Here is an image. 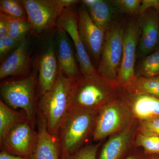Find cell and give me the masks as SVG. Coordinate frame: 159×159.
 Segmentation results:
<instances>
[{"mask_svg": "<svg viewBox=\"0 0 159 159\" xmlns=\"http://www.w3.org/2000/svg\"><path fill=\"white\" fill-rule=\"evenodd\" d=\"M0 159H29V158L18 156L11 154L6 151L3 150L0 153Z\"/></svg>", "mask_w": 159, "mask_h": 159, "instance_id": "32", "label": "cell"}, {"mask_svg": "<svg viewBox=\"0 0 159 159\" xmlns=\"http://www.w3.org/2000/svg\"><path fill=\"white\" fill-rule=\"evenodd\" d=\"M34 126L28 119L16 125L5 137L1 147L7 152L29 158L37 138Z\"/></svg>", "mask_w": 159, "mask_h": 159, "instance_id": "10", "label": "cell"}, {"mask_svg": "<svg viewBox=\"0 0 159 159\" xmlns=\"http://www.w3.org/2000/svg\"><path fill=\"white\" fill-rule=\"evenodd\" d=\"M74 80L59 71L53 88L39 97L38 111L46 119L49 133L57 138L60 125L70 108Z\"/></svg>", "mask_w": 159, "mask_h": 159, "instance_id": "2", "label": "cell"}, {"mask_svg": "<svg viewBox=\"0 0 159 159\" xmlns=\"http://www.w3.org/2000/svg\"><path fill=\"white\" fill-rule=\"evenodd\" d=\"M5 16L9 23L8 35L18 41L25 40L26 35L31 31V26L28 20L12 18Z\"/></svg>", "mask_w": 159, "mask_h": 159, "instance_id": "23", "label": "cell"}, {"mask_svg": "<svg viewBox=\"0 0 159 159\" xmlns=\"http://www.w3.org/2000/svg\"><path fill=\"white\" fill-rule=\"evenodd\" d=\"M29 42L23 41L0 66V79L10 77L29 76L30 73V57Z\"/></svg>", "mask_w": 159, "mask_h": 159, "instance_id": "17", "label": "cell"}, {"mask_svg": "<svg viewBox=\"0 0 159 159\" xmlns=\"http://www.w3.org/2000/svg\"><path fill=\"white\" fill-rule=\"evenodd\" d=\"M9 23L5 15L0 13V38L8 35Z\"/></svg>", "mask_w": 159, "mask_h": 159, "instance_id": "31", "label": "cell"}, {"mask_svg": "<svg viewBox=\"0 0 159 159\" xmlns=\"http://www.w3.org/2000/svg\"><path fill=\"white\" fill-rule=\"evenodd\" d=\"M135 120L122 94L99 111L93 139L98 142L111 136L126 128Z\"/></svg>", "mask_w": 159, "mask_h": 159, "instance_id": "6", "label": "cell"}, {"mask_svg": "<svg viewBox=\"0 0 159 159\" xmlns=\"http://www.w3.org/2000/svg\"><path fill=\"white\" fill-rule=\"evenodd\" d=\"M36 86V73L1 84L2 100L10 107L23 109L28 121L34 125L37 112Z\"/></svg>", "mask_w": 159, "mask_h": 159, "instance_id": "4", "label": "cell"}, {"mask_svg": "<svg viewBox=\"0 0 159 159\" xmlns=\"http://www.w3.org/2000/svg\"><path fill=\"white\" fill-rule=\"evenodd\" d=\"M80 35L88 54L99 64L105 39V33L97 27L88 10L81 5L77 12Z\"/></svg>", "mask_w": 159, "mask_h": 159, "instance_id": "11", "label": "cell"}, {"mask_svg": "<svg viewBox=\"0 0 159 159\" xmlns=\"http://www.w3.org/2000/svg\"><path fill=\"white\" fill-rule=\"evenodd\" d=\"M31 32L40 35L57 27V20L64 8L60 0H22Z\"/></svg>", "mask_w": 159, "mask_h": 159, "instance_id": "8", "label": "cell"}, {"mask_svg": "<svg viewBox=\"0 0 159 159\" xmlns=\"http://www.w3.org/2000/svg\"><path fill=\"white\" fill-rule=\"evenodd\" d=\"M22 42L12 39L9 35L0 38V59L2 61L4 57L19 45Z\"/></svg>", "mask_w": 159, "mask_h": 159, "instance_id": "29", "label": "cell"}, {"mask_svg": "<svg viewBox=\"0 0 159 159\" xmlns=\"http://www.w3.org/2000/svg\"><path fill=\"white\" fill-rule=\"evenodd\" d=\"M100 143L88 144L72 154L63 155L64 159H97V151Z\"/></svg>", "mask_w": 159, "mask_h": 159, "instance_id": "27", "label": "cell"}, {"mask_svg": "<svg viewBox=\"0 0 159 159\" xmlns=\"http://www.w3.org/2000/svg\"><path fill=\"white\" fill-rule=\"evenodd\" d=\"M0 13L12 18L28 20L25 9L21 1L1 0Z\"/></svg>", "mask_w": 159, "mask_h": 159, "instance_id": "24", "label": "cell"}, {"mask_svg": "<svg viewBox=\"0 0 159 159\" xmlns=\"http://www.w3.org/2000/svg\"><path fill=\"white\" fill-rule=\"evenodd\" d=\"M137 132L145 135L159 136V119L138 122Z\"/></svg>", "mask_w": 159, "mask_h": 159, "instance_id": "28", "label": "cell"}, {"mask_svg": "<svg viewBox=\"0 0 159 159\" xmlns=\"http://www.w3.org/2000/svg\"><path fill=\"white\" fill-rule=\"evenodd\" d=\"M122 97L137 121L159 119V99L146 94L123 91Z\"/></svg>", "mask_w": 159, "mask_h": 159, "instance_id": "15", "label": "cell"}, {"mask_svg": "<svg viewBox=\"0 0 159 159\" xmlns=\"http://www.w3.org/2000/svg\"><path fill=\"white\" fill-rule=\"evenodd\" d=\"M140 17L138 56L145 57L153 52L159 45L158 12L149 9Z\"/></svg>", "mask_w": 159, "mask_h": 159, "instance_id": "14", "label": "cell"}, {"mask_svg": "<svg viewBox=\"0 0 159 159\" xmlns=\"http://www.w3.org/2000/svg\"><path fill=\"white\" fill-rule=\"evenodd\" d=\"M146 94L159 99V75L155 77H138L131 92Z\"/></svg>", "mask_w": 159, "mask_h": 159, "instance_id": "22", "label": "cell"}, {"mask_svg": "<svg viewBox=\"0 0 159 159\" xmlns=\"http://www.w3.org/2000/svg\"><path fill=\"white\" fill-rule=\"evenodd\" d=\"M99 112L70 108L60 125L58 138L63 155L79 150L93 132Z\"/></svg>", "mask_w": 159, "mask_h": 159, "instance_id": "3", "label": "cell"}, {"mask_svg": "<svg viewBox=\"0 0 159 159\" xmlns=\"http://www.w3.org/2000/svg\"><path fill=\"white\" fill-rule=\"evenodd\" d=\"M125 27L123 23L115 21L106 32L103 48L97 70L98 74L116 84H119L118 75L123 53V34Z\"/></svg>", "mask_w": 159, "mask_h": 159, "instance_id": "5", "label": "cell"}, {"mask_svg": "<svg viewBox=\"0 0 159 159\" xmlns=\"http://www.w3.org/2000/svg\"><path fill=\"white\" fill-rule=\"evenodd\" d=\"M26 116L13 110L0 100V143H2L7 134L14 126L27 120Z\"/></svg>", "mask_w": 159, "mask_h": 159, "instance_id": "20", "label": "cell"}, {"mask_svg": "<svg viewBox=\"0 0 159 159\" xmlns=\"http://www.w3.org/2000/svg\"><path fill=\"white\" fill-rule=\"evenodd\" d=\"M122 93L119 84L109 81L98 74L80 77L74 80L72 84L70 108L99 112Z\"/></svg>", "mask_w": 159, "mask_h": 159, "instance_id": "1", "label": "cell"}, {"mask_svg": "<svg viewBox=\"0 0 159 159\" xmlns=\"http://www.w3.org/2000/svg\"><path fill=\"white\" fill-rule=\"evenodd\" d=\"M37 66L40 97L53 88L59 73L54 42L52 39L49 40L39 56Z\"/></svg>", "mask_w": 159, "mask_h": 159, "instance_id": "12", "label": "cell"}, {"mask_svg": "<svg viewBox=\"0 0 159 159\" xmlns=\"http://www.w3.org/2000/svg\"><path fill=\"white\" fill-rule=\"evenodd\" d=\"M134 144L143 148L146 154L159 155V136L145 135L137 132Z\"/></svg>", "mask_w": 159, "mask_h": 159, "instance_id": "25", "label": "cell"}, {"mask_svg": "<svg viewBox=\"0 0 159 159\" xmlns=\"http://www.w3.org/2000/svg\"><path fill=\"white\" fill-rule=\"evenodd\" d=\"M159 75V50L143 57L137 67V77H150Z\"/></svg>", "mask_w": 159, "mask_h": 159, "instance_id": "21", "label": "cell"}, {"mask_svg": "<svg viewBox=\"0 0 159 159\" xmlns=\"http://www.w3.org/2000/svg\"><path fill=\"white\" fill-rule=\"evenodd\" d=\"M57 27L65 31L72 40L82 76L89 77L98 74L80 35L77 12L72 6L64 9L57 20Z\"/></svg>", "mask_w": 159, "mask_h": 159, "instance_id": "9", "label": "cell"}, {"mask_svg": "<svg viewBox=\"0 0 159 159\" xmlns=\"http://www.w3.org/2000/svg\"><path fill=\"white\" fill-rule=\"evenodd\" d=\"M70 41L65 31L57 28L54 42L59 71L66 77L75 80L80 77V72L74 47Z\"/></svg>", "mask_w": 159, "mask_h": 159, "instance_id": "13", "label": "cell"}, {"mask_svg": "<svg viewBox=\"0 0 159 159\" xmlns=\"http://www.w3.org/2000/svg\"><path fill=\"white\" fill-rule=\"evenodd\" d=\"M138 122L110 136L102 147L99 159H121L134 143Z\"/></svg>", "mask_w": 159, "mask_h": 159, "instance_id": "18", "label": "cell"}, {"mask_svg": "<svg viewBox=\"0 0 159 159\" xmlns=\"http://www.w3.org/2000/svg\"><path fill=\"white\" fill-rule=\"evenodd\" d=\"M113 7L111 1L97 0L92 6L87 8L94 22L105 33L114 22Z\"/></svg>", "mask_w": 159, "mask_h": 159, "instance_id": "19", "label": "cell"}, {"mask_svg": "<svg viewBox=\"0 0 159 159\" xmlns=\"http://www.w3.org/2000/svg\"><path fill=\"white\" fill-rule=\"evenodd\" d=\"M157 159H159V158Z\"/></svg>", "mask_w": 159, "mask_h": 159, "instance_id": "34", "label": "cell"}, {"mask_svg": "<svg viewBox=\"0 0 159 159\" xmlns=\"http://www.w3.org/2000/svg\"><path fill=\"white\" fill-rule=\"evenodd\" d=\"M140 35L139 22L132 20L124 29L123 53L118 75V84L124 92H131L138 78L135 63Z\"/></svg>", "mask_w": 159, "mask_h": 159, "instance_id": "7", "label": "cell"}, {"mask_svg": "<svg viewBox=\"0 0 159 159\" xmlns=\"http://www.w3.org/2000/svg\"><path fill=\"white\" fill-rule=\"evenodd\" d=\"M38 119L37 138L29 159H58L61 149L58 138L49 133L46 119L39 111Z\"/></svg>", "mask_w": 159, "mask_h": 159, "instance_id": "16", "label": "cell"}, {"mask_svg": "<svg viewBox=\"0 0 159 159\" xmlns=\"http://www.w3.org/2000/svg\"><path fill=\"white\" fill-rule=\"evenodd\" d=\"M111 2L121 12L135 16H140L141 0H116Z\"/></svg>", "mask_w": 159, "mask_h": 159, "instance_id": "26", "label": "cell"}, {"mask_svg": "<svg viewBox=\"0 0 159 159\" xmlns=\"http://www.w3.org/2000/svg\"><path fill=\"white\" fill-rule=\"evenodd\" d=\"M125 159H139V158H138L136 156L132 155L129 156L127 157Z\"/></svg>", "mask_w": 159, "mask_h": 159, "instance_id": "33", "label": "cell"}, {"mask_svg": "<svg viewBox=\"0 0 159 159\" xmlns=\"http://www.w3.org/2000/svg\"><path fill=\"white\" fill-rule=\"evenodd\" d=\"M149 9H153L159 12V0H142L140 7V16Z\"/></svg>", "mask_w": 159, "mask_h": 159, "instance_id": "30", "label": "cell"}]
</instances>
